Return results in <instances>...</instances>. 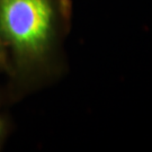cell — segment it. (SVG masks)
Masks as SVG:
<instances>
[{"instance_id":"1","label":"cell","mask_w":152,"mask_h":152,"mask_svg":"<svg viewBox=\"0 0 152 152\" xmlns=\"http://www.w3.org/2000/svg\"><path fill=\"white\" fill-rule=\"evenodd\" d=\"M65 0H0V46L18 68L29 70L50 58L68 15Z\"/></svg>"},{"instance_id":"2","label":"cell","mask_w":152,"mask_h":152,"mask_svg":"<svg viewBox=\"0 0 152 152\" xmlns=\"http://www.w3.org/2000/svg\"><path fill=\"white\" fill-rule=\"evenodd\" d=\"M6 56H5V53H4V51L1 49V46H0V64L5 65L6 64Z\"/></svg>"},{"instance_id":"3","label":"cell","mask_w":152,"mask_h":152,"mask_svg":"<svg viewBox=\"0 0 152 152\" xmlns=\"http://www.w3.org/2000/svg\"><path fill=\"white\" fill-rule=\"evenodd\" d=\"M1 133H2V123H1V120H0V136H1Z\"/></svg>"}]
</instances>
